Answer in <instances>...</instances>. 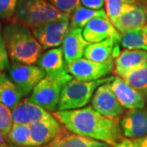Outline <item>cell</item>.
<instances>
[{"mask_svg": "<svg viewBox=\"0 0 147 147\" xmlns=\"http://www.w3.org/2000/svg\"><path fill=\"white\" fill-rule=\"evenodd\" d=\"M53 116L67 130L84 137L115 146L122 139L119 121L103 115L92 106L75 110H57Z\"/></svg>", "mask_w": 147, "mask_h": 147, "instance_id": "cell-1", "label": "cell"}, {"mask_svg": "<svg viewBox=\"0 0 147 147\" xmlns=\"http://www.w3.org/2000/svg\"><path fill=\"white\" fill-rule=\"evenodd\" d=\"M7 52L11 62L34 65L42 55V47L29 27L10 23L3 30Z\"/></svg>", "mask_w": 147, "mask_h": 147, "instance_id": "cell-2", "label": "cell"}, {"mask_svg": "<svg viewBox=\"0 0 147 147\" xmlns=\"http://www.w3.org/2000/svg\"><path fill=\"white\" fill-rule=\"evenodd\" d=\"M69 19V14L58 10L47 0H19L13 22L33 30L51 21Z\"/></svg>", "mask_w": 147, "mask_h": 147, "instance_id": "cell-3", "label": "cell"}, {"mask_svg": "<svg viewBox=\"0 0 147 147\" xmlns=\"http://www.w3.org/2000/svg\"><path fill=\"white\" fill-rule=\"evenodd\" d=\"M73 78L68 70L54 74H46L34 88L29 100L47 111L57 110L64 86Z\"/></svg>", "mask_w": 147, "mask_h": 147, "instance_id": "cell-4", "label": "cell"}, {"mask_svg": "<svg viewBox=\"0 0 147 147\" xmlns=\"http://www.w3.org/2000/svg\"><path fill=\"white\" fill-rule=\"evenodd\" d=\"M114 79V76L105 77L93 81H80L72 79L64 86L57 110L83 108L89 102L95 91L100 85L107 82H112Z\"/></svg>", "mask_w": 147, "mask_h": 147, "instance_id": "cell-5", "label": "cell"}, {"mask_svg": "<svg viewBox=\"0 0 147 147\" xmlns=\"http://www.w3.org/2000/svg\"><path fill=\"white\" fill-rule=\"evenodd\" d=\"M9 78L20 89L23 96L33 92L36 85L42 80L46 73L38 65L12 62L8 69Z\"/></svg>", "mask_w": 147, "mask_h": 147, "instance_id": "cell-6", "label": "cell"}, {"mask_svg": "<svg viewBox=\"0 0 147 147\" xmlns=\"http://www.w3.org/2000/svg\"><path fill=\"white\" fill-rule=\"evenodd\" d=\"M69 28V20L51 21L33 29L32 33L43 49H49L58 47L63 43Z\"/></svg>", "mask_w": 147, "mask_h": 147, "instance_id": "cell-7", "label": "cell"}, {"mask_svg": "<svg viewBox=\"0 0 147 147\" xmlns=\"http://www.w3.org/2000/svg\"><path fill=\"white\" fill-rule=\"evenodd\" d=\"M68 72L80 81H93L105 78L114 69V63H99L87 58H81L67 65Z\"/></svg>", "mask_w": 147, "mask_h": 147, "instance_id": "cell-8", "label": "cell"}, {"mask_svg": "<svg viewBox=\"0 0 147 147\" xmlns=\"http://www.w3.org/2000/svg\"><path fill=\"white\" fill-rule=\"evenodd\" d=\"M92 105L96 111L109 118L115 119L123 112V107L111 88V82L100 85L95 91Z\"/></svg>", "mask_w": 147, "mask_h": 147, "instance_id": "cell-9", "label": "cell"}, {"mask_svg": "<svg viewBox=\"0 0 147 147\" xmlns=\"http://www.w3.org/2000/svg\"><path fill=\"white\" fill-rule=\"evenodd\" d=\"M113 25L121 34L140 30L147 25V8L140 3H126Z\"/></svg>", "mask_w": 147, "mask_h": 147, "instance_id": "cell-10", "label": "cell"}, {"mask_svg": "<svg viewBox=\"0 0 147 147\" xmlns=\"http://www.w3.org/2000/svg\"><path fill=\"white\" fill-rule=\"evenodd\" d=\"M84 38L91 42H98L110 38L120 43L121 34L108 17H95L90 20L83 30Z\"/></svg>", "mask_w": 147, "mask_h": 147, "instance_id": "cell-11", "label": "cell"}, {"mask_svg": "<svg viewBox=\"0 0 147 147\" xmlns=\"http://www.w3.org/2000/svg\"><path fill=\"white\" fill-rule=\"evenodd\" d=\"M111 88L123 108L132 110L146 106V95L132 88L119 76L113 79Z\"/></svg>", "mask_w": 147, "mask_h": 147, "instance_id": "cell-12", "label": "cell"}, {"mask_svg": "<svg viewBox=\"0 0 147 147\" xmlns=\"http://www.w3.org/2000/svg\"><path fill=\"white\" fill-rule=\"evenodd\" d=\"M123 136L140 138L147 136V106L129 110L120 121Z\"/></svg>", "mask_w": 147, "mask_h": 147, "instance_id": "cell-13", "label": "cell"}, {"mask_svg": "<svg viewBox=\"0 0 147 147\" xmlns=\"http://www.w3.org/2000/svg\"><path fill=\"white\" fill-rule=\"evenodd\" d=\"M61 125L54 116L30 124V146L39 147L51 142L63 128Z\"/></svg>", "mask_w": 147, "mask_h": 147, "instance_id": "cell-14", "label": "cell"}, {"mask_svg": "<svg viewBox=\"0 0 147 147\" xmlns=\"http://www.w3.org/2000/svg\"><path fill=\"white\" fill-rule=\"evenodd\" d=\"M13 123L24 125H30L37 122L52 117L49 111L41 106L31 102L29 98L24 99L19 102L16 107L11 110Z\"/></svg>", "mask_w": 147, "mask_h": 147, "instance_id": "cell-15", "label": "cell"}, {"mask_svg": "<svg viewBox=\"0 0 147 147\" xmlns=\"http://www.w3.org/2000/svg\"><path fill=\"white\" fill-rule=\"evenodd\" d=\"M89 44L90 42L84 38L82 28L70 26L61 47L66 65L81 59Z\"/></svg>", "mask_w": 147, "mask_h": 147, "instance_id": "cell-16", "label": "cell"}, {"mask_svg": "<svg viewBox=\"0 0 147 147\" xmlns=\"http://www.w3.org/2000/svg\"><path fill=\"white\" fill-rule=\"evenodd\" d=\"M119 42L108 38L98 42L90 43L84 52V57L99 63H114L119 55Z\"/></svg>", "mask_w": 147, "mask_h": 147, "instance_id": "cell-17", "label": "cell"}, {"mask_svg": "<svg viewBox=\"0 0 147 147\" xmlns=\"http://www.w3.org/2000/svg\"><path fill=\"white\" fill-rule=\"evenodd\" d=\"M47 147H114L108 143L84 137L62 128Z\"/></svg>", "mask_w": 147, "mask_h": 147, "instance_id": "cell-18", "label": "cell"}, {"mask_svg": "<svg viewBox=\"0 0 147 147\" xmlns=\"http://www.w3.org/2000/svg\"><path fill=\"white\" fill-rule=\"evenodd\" d=\"M147 61V52L143 50L124 49L115 60V73L119 77Z\"/></svg>", "mask_w": 147, "mask_h": 147, "instance_id": "cell-19", "label": "cell"}, {"mask_svg": "<svg viewBox=\"0 0 147 147\" xmlns=\"http://www.w3.org/2000/svg\"><path fill=\"white\" fill-rule=\"evenodd\" d=\"M37 65L44 70L46 74H54L68 70L62 47L52 48L42 54Z\"/></svg>", "mask_w": 147, "mask_h": 147, "instance_id": "cell-20", "label": "cell"}, {"mask_svg": "<svg viewBox=\"0 0 147 147\" xmlns=\"http://www.w3.org/2000/svg\"><path fill=\"white\" fill-rule=\"evenodd\" d=\"M23 95L9 76L6 74H0V103L13 110L19 104Z\"/></svg>", "mask_w": 147, "mask_h": 147, "instance_id": "cell-21", "label": "cell"}, {"mask_svg": "<svg viewBox=\"0 0 147 147\" xmlns=\"http://www.w3.org/2000/svg\"><path fill=\"white\" fill-rule=\"evenodd\" d=\"M95 17H107V15L103 9L94 10L80 4L70 14V26L83 29L90 20Z\"/></svg>", "mask_w": 147, "mask_h": 147, "instance_id": "cell-22", "label": "cell"}, {"mask_svg": "<svg viewBox=\"0 0 147 147\" xmlns=\"http://www.w3.org/2000/svg\"><path fill=\"white\" fill-rule=\"evenodd\" d=\"M120 77L132 88L147 96V61Z\"/></svg>", "mask_w": 147, "mask_h": 147, "instance_id": "cell-23", "label": "cell"}, {"mask_svg": "<svg viewBox=\"0 0 147 147\" xmlns=\"http://www.w3.org/2000/svg\"><path fill=\"white\" fill-rule=\"evenodd\" d=\"M120 44L129 50H143L147 52V34L142 29L121 34Z\"/></svg>", "mask_w": 147, "mask_h": 147, "instance_id": "cell-24", "label": "cell"}, {"mask_svg": "<svg viewBox=\"0 0 147 147\" xmlns=\"http://www.w3.org/2000/svg\"><path fill=\"white\" fill-rule=\"evenodd\" d=\"M7 143L21 147H30V129L29 125L13 123L6 136Z\"/></svg>", "mask_w": 147, "mask_h": 147, "instance_id": "cell-25", "label": "cell"}, {"mask_svg": "<svg viewBox=\"0 0 147 147\" xmlns=\"http://www.w3.org/2000/svg\"><path fill=\"white\" fill-rule=\"evenodd\" d=\"M105 12L112 23L119 18L126 4L125 0H105Z\"/></svg>", "mask_w": 147, "mask_h": 147, "instance_id": "cell-26", "label": "cell"}, {"mask_svg": "<svg viewBox=\"0 0 147 147\" xmlns=\"http://www.w3.org/2000/svg\"><path fill=\"white\" fill-rule=\"evenodd\" d=\"M13 125L11 110L7 106L0 103V130L7 136Z\"/></svg>", "mask_w": 147, "mask_h": 147, "instance_id": "cell-27", "label": "cell"}, {"mask_svg": "<svg viewBox=\"0 0 147 147\" xmlns=\"http://www.w3.org/2000/svg\"><path fill=\"white\" fill-rule=\"evenodd\" d=\"M19 0H0V18L11 19L15 16Z\"/></svg>", "mask_w": 147, "mask_h": 147, "instance_id": "cell-28", "label": "cell"}, {"mask_svg": "<svg viewBox=\"0 0 147 147\" xmlns=\"http://www.w3.org/2000/svg\"><path fill=\"white\" fill-rule=\"evenodd\" d=\"M58 10L71 14L81 4V0H47Z\"/></svg>", "mask_w": 147, "mask_h": 147, "instance_id": "cell-29", "label": "cell"}, {"mask_svg": "<svg viewBox=\"0 0 147 147\" xmlns=\"http://www.w3.org/2000/svg\"><path fill=\"white\" fill-rule=\"evenodd\" d=\"M8 57H9L7 52L5 41L2 31V25L0 23V69L1 70H4L6 69H8L10 67Z\"/></svg>", "mask_w": 147, "mask_h": 147, "instance_id": "cell-30", "label": "cell"}, {"mask_svg": "<svg viewBox=\"0 0 147 147\" xmlns=\"http://www.w3.org/2000/svg\"><path fill=\"white\" fill-rule=\"evenodd\" d=\"M82 5L94 10H100L103 8L105 0H81Z\"/></svg>", "mask_w": 147, "mask_h": 147, "instance_id": "cell-31", "label": "cell"}, {"mask_svg": "<svg viewBox=\"0 0 147 147\" xmlns=\"http://www.w3.org/2000/svg\"><path fill=\"white\" fill-rule=\"evenodd\" d=\"M114 147H137L134 140L129 138H122L119 142H117Z\"/></svg>", "mask_w": 147, "mask_h": 147, "instance_id": "cell-32", "label": "cell"}, {"mask_svg": "<svg viewBox=\"0 0 147 147\" xmlns=\"http://www.w3.org/2000/svg\"><path fill=\"white\" fill-rule=\"evenodd\" d=\"M137 147H147V136L133 139Z\"/></svg>", "mask_w": 147, "mask_h": 147, "instance_id": "cell-33", "label": "cell"}, {"mask_svg": "<svg viewBox=\"0 0 147 147\" xmlns=\"http://www.w3.org/2000/svg\"><path fill=\"white\" fill-rule=\"evenodd\" d=\"M5 136L3 135V133L0 130V146H3L5 144Z\"/></svg>", "mask_w": 147, "mask_h": 147, "instance_id": "cell-34", "label": "cell"}, {"mask_svg": "<svg viewBox=\"0 0 147 147\" xmlns=\"http://www.w3.org/2000/svg\"><path fill=\"white\" fill-rule=\"evenodd\" d=\"M138 3L142 5L145 6L147 8V0H138Z\"/></svg>", "mask_w": 147, "mask_h": 147, "instance_id": "cell-35", "label": "cell"}, {"mask_svg": "<svg viewBox=\"0 0 147 147\" xmlns=\"http://www.w3.org/2000/svg\"><path fill=\"white\" fill-rule=\"evenodd\" d=\"M127 3H129V4H136L138 3V0H125Z\"/></svg>", "mask_w": 147, "mask_h": 147, "instance_id": "cell-36", "label": "cell"}, {"mask_svg": "<svg viewBox=\"0 0 147 147\" xmlns=\"http://www.w3.org/2000/svg\"><path fill=\"white\" fill-rule=\"evenodd\" d=\"M0 147H21V146H14V145H11V144H9V143H5L3 146Z\"/></svg>", "mask_w": 147, "mask_h": 147, "instance_id": "cell-37", "label": "cell"}, {"mask_svg": "<svg viewBox=\"0 0 147 147\" xmlns=\"http://www.w3.org/2000/svg\"><path fill=\"white\" fill-rule=\"evenodd\" d=\"M142 30L147 34V25H146V26H144V27H143V28H142Z\"/></svg>", "mask_w": 147, "mask_h": 147, "instance_id": "cell-38", "label": "cell"}, {"mask_svg": "<svg viewBox=\"0 0 147 147\" xmlns=\"http://www.w3.org/2000/svg\"><path fill=\"white\" fill-rule=\"evenodd\" d=\"M2 74V70L0 69V74Z\"/></svg>", "mask_w": 147, "mask_h": 147, "instance_id": "cell-39", "label": "cell"}]
</instances>
